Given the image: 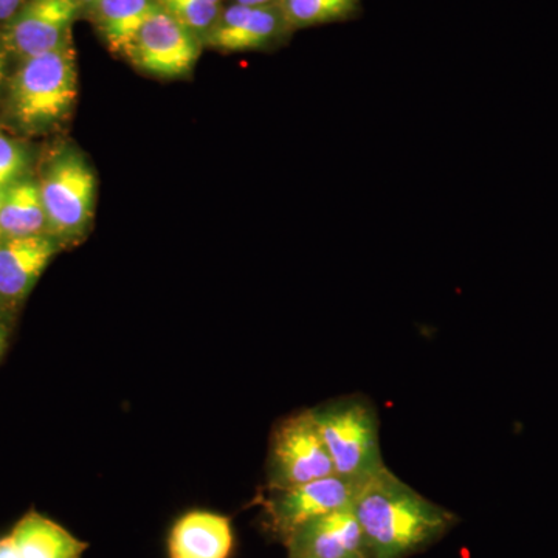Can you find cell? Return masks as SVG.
Returning a JSON list of instances; mask_svg holds the SVG:
<instances>
[{
  "mask_svg": "<svg viewBox=\"0 0 558 558\" xmlns=\"http://www.w3.org/2000/svg\"><path fill=\"white\" fill-rule=\"evenodd\" d=\"M49 236L72 244L86 234L94 218L97 179L75 150L54 157L39 182Z\"/></svg>",
  "mask_w": 558,
  "mask_h": 558,
  "instance_id": "obj_4",
  "label": "cell"
},
{
  "mask_svg": "<svg viewBox=\"0 0 558 558\" xmlns=\"http://www.w3.org/2000/svg\"><path fill=\"white\" fill-rule=\"evenodd\" d=\"M290 32L281 7H245L231 2L223 9L219 21L204 44L216 50H263Z\"/></svg>",
  "mask_w": 558,
  "mask_h": 558,
  "instance_id": "obj_10",
  "label": "cell"
},
{
  "mask_svg": "<svg viewBox=\"0 0 558 558\" xmlns=\"http://www.w3.org/2000/svg\"><path fill=\"white\" fill-rule=\"evenodd\" d=\"M60 247L49 234L0 241V307L20 306Z\"/></svg>",
  "mask_w": 558,
  "mask_h": 558,
  "instance_id": "obj_11",
  "label": "cell"
},
{
  "mask_svg": "<svg viewBox=\"0 0 558 558\" xmlns=\"http://www.w3.org/2000/svg\"><path fill=\"white\" fill-rule=\"evenodd\" d=\"M312 411L336 475L360 483L387 468L380 451L379 414L369 399L344 396Z\"/></svg>",
  "mask_w": 558,
  "mask_h": 558,
  "instance_id": "obj_3",
  "label": "cell"
},
{
  "mask_svg": "<svg viewBox=\"0 0 558 558\" xmlns=\"http://www.w3.org/2000/svg\"><path fill=\"white\" fill-rule=\"evenodd\" d=\"M27 0H0V24L7 25L17 13Z\"/></svg>",
  "mask_w": 558,
  "mask_h": 558,
  "instance_id": "obj_19",
  "label": "cell"
},
{
  "mask_svg": "<svg viewBox=\"0 0 558 558\" xmlns=\"http://www.w3.org/2000/svg\"><path fill=\"white\" fill-rule=\"evenodd\" d=\"M371 558H407L442 538L457 517L388 468L360 481L352 505Z\"/></svg>",
  "mask_w": 558,
  "mask_h": 558,
  "instance_id": "obj_1",
  "label": "cell"
},
{
  "mask_svg": "<svg viewBox=\"0 0 558 558\" xmlns=\"http://www.w3.org/2000/svg\"><path fill=\"white\" fill-rule=\"evenodd\" d=\"M81 13L78 0H27L3 25L0 39L9 54L21 61L38 57L72 39V27Z\"/></svg>",
  "mask_w": 558,
  "mask_h": 558,
  "instance_id": "obj_8",
  "label": "cell"
},
{
  "mask_svg": "<svg viewBox=\"0 0 558 558\" xmlns=\"http://www.w3.org/2000/svg\"><path fill=\"white\" fill-rule=\"evenodd\" d=\"M0 558H20L9 535L0 538Z\"/></svg>",
  "mask_w": 558,
  "mask_h": 558,
  "instance_id": "obj_21",
  "label": "cell"
},
{
  "mask_svg": "<svg viewBox=\"0 0 558 558\" xmlns=\"http://www.w3.org/2000/svg\"><path fill=\"white\" fill-rule=\"evenodd\" d=\"M165 11L204 43L222 14L223 0H157Z\"/></svg>",
  "mask_w": 558,
  "mask_h": 558,
  "instance_id": "obj_17",
  "label": "cell"
},
{
  "mask_svg": "<svg viewBox=\"0 0 558 558\" xmlns=\"http://www.w3.org/2000/svg\"><path fill=\"white\" fill-rule=\"evenodd\" d=\"M286 548L289 558H371L352 506L304 524L286 543Z\"/></svg>",
  "mask_w": 558,
  "mask_h": 558,
  "instance_id": "obj_9",
  "label": "cell"
},
{
  "mask_svg": "<svg viewBox=\"0 0 558 558\" xmlns=\"http://www.w3.org/2000/svg\"><path fill=\"white\" fill-rule=\"evenodd\" d=\"M10 344V328L7 325V319L0 314V360L5 355L7 349Z\"/></svg>",
  "mask_w": 558,
  "mask_h": 558,
  "instance_id": "obj_20",
  "label": "cell"
},
{
  "mask_svg": "<svg viewBox=\"0 0 558 558\" xmlns=\"http://www.w3.org/2000/svg\"><path fill=\"white\" fill-rule=\"evenodd\" d=\"M49 234L39 183L17 180L7 186L0 207V241Z\"/></svg>",
  "mask_w": 558,
  "mask_h": 558,
  "instance_id": "obj_15",
  "label": "cell"
},
{
  "mask_svg": "<svg viewBox=\"0 0 558 558\" xmlns=\"http://www.w3.org/2000/svg\"><path fill=\"white\" fill-rule=\"evenodd\" d=\"M98 2H100V0H78V3L83 11H90L92 9H94L95 5H97Z\"/></svg>",
  "mask_w": 558,
  "mask_h": 558,
  "instance_id": "obj_24",
  "label": "cell"
},
{
  "mask_svg": "<svg viewBox=\"0 0 558 558\" xmlns=\"http://www.w3.org/2000/svg\"><path fill=\"white\" fill-rule=\"evenodd\" d=\"M202 46L204 43L194 33L157 2L135 36L126 58L149 75L179 78L194 69Z\"/></svg>",
  "mask_w": 558,
  "mask_h": 558,
  "instance_id": "obj_7",
  "label": "cell"
},
{
  "mask_svg": "<svg viewBox=\"0 0 558 558\" xmlns=\"http://www.w3.org/2000/svg\"><path fill=\"white\" fill-rule=\"evenodd\" d=\"M27 163V154L20 143L0 134V189L21 180Z\"/></svg>",
  "mask_w": 558,
  "mask_h": 558,
  "instance_id": "obj_18",
  "label": "cell"
},
{
  "mask_svg": "<svg viewBox=\"0 0 558 558\" xmlns=\"http://www.w3.org/2000/svg\"><path fill=\"white\" fill-rule=\"evenodd\" d=\"M157 0H100L89 11L106 46L126 58Z\"/></svg>",
  "mask_w": 558,
  "mask_h": 558,
  "instance_id": "obj_14",
  "label": "cell"
},
{
  "mask_svg": "<svg viewBox=\"0 0 558 558\" xmlns=\"http://www.w3.org/2000/svg\"><path fill=\"white\" fill-rule=\"evenodd\" d=\"M78 95L73 40L22 60L10 81V116L21 130L40 132L64 120Z\"/></svg>",
  "mask_w": 558,
  "mask_h": 558,
  "instance_id": "obj_2",
  "label": "cell"
},
{
  "mask_svg": "<svg viewBox=\"0 0 558 558\" xmlns=\"http://www.w3.org/2000/svg\"><path fill=\"white\" fill-rule=\"evenodd\" d=\"M267 488H286L336 475L314 411L301 410L271 429Z\"/></svg>",
  "mask_w": 558,
  "mask_h": 558,
  "instance_id": "obj_5",
  "label": "cell"
},
{
  "mask_svg": "<svg viewBox=\"0 0 558 558\" xmlns=\"http://www.w3.org/2000/svg\"><path fill=\"white\" fill-rule=\"evenodd\" d=\"M359 483L332 475L300 486L267 488L263 508L266 524L275 538L282 545L304 524L354 505Z\"/></svg>",
  "mask_w": 558,
  "mask_h": 558,
  "instance_id": "obj_6",
  "label": "cell"
},
{
  "mask_svg": "<svg viewBox=\"0 0 558 558\" xmlns=\"http://www.w3.org/2000/svg\"><path fill=\"white\" fill-rule=\"evenodd\" d=\"M233 3H240L245 7H270L279 5L281 0H233Z\"/></svg>",
  "mask_w": 558,
  "mask_h": 558,
  "instance_id": "obj_23",
  "label": "cell"
},
{
  "mask_svg": "<svg viewBox=\"0 0 558 558\" xmlns=\"http://www.w3.org/2000/svg\"><path fill=\"white\" fill-rule=\"evenodd\" d=\"M3 193H5V189H0V207H2Z\"/></svg>",
  "mask_w": 558,
  "mask_h": 558,
  "instance_id": "obj_25",
  "label": "cell"
},
{
  "mask_svg": "<svg viewBox=\"0 0 558 558\" xmlns=\"http://www.w3.org/2000/svg\"><path fill=\"white\" fill-rule=\"evenodd\" d=\"M233 545L230 519L208 510H191L172 526L168 553L170 558H229Z\"/></svg>",
  "mask_w": 558,
  "mask_h": 558,
  "instance_id": "obj_12",
  "label": "cell"
},
{
  "mask_svg": "<svg viewBox=\"0 0 558 558\" xmlns=\"http://www.w3.org/2000/svg\"><path fill=\"white\" fill-rule=\"evenodd\" d=\"M9 537L20 558H81L87 549V543L36 510L25 513Z\"/></svg>",
  "mask_w": 558,
  "mask_h": 558,
  "instance_id": "obj_13",
  "label": "cell"
},
{
  "mask_svg": "<svg viewBox=\"0 0 558 558\" xmlns=\"http://www.w3.org/2000/svg\"><path fill=\"white\" fill-rule=\"evenodd\" d=\"M7 60H9V51L3 47L2 39H0V90H2L3 83L7 80Z\"/></svg>",
  "mask_w": 558,
  "mask_h": 558,
  "instance_id": "obj_22",
  "label": "cell"
},
{
  "mask_svg": "<svg viewBox=\"0 0 558 558\" xmlns=\"http://www.w3.org/2000/svg\"><path fill=\"white\" fill-rule=\"evenodd\" d=\"M282 16L292 31L347 21L359 11V0H281Z\"/></svg>",
  "mask_w": 558,
  "mask_h": 558,
  "instance_id": "obj_16",
  "label": "cell"
}]
</instances>
